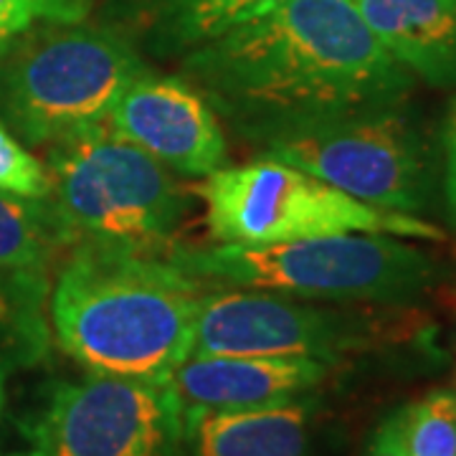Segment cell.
I'll list each match as a JSON object with an SVG mask.
<instances>
[{
	"instance_id": "1",
	"label": "cell",
	"mask_w": 456,
	"mask_h": 456,
	"mask_svg": "<svg viewBox=\"0 0 456 456\" xmlns=\"http://www.w3.org/2000/svg\"><path fill=\"white\" fill-rule=\"evenodd\" d=\"M183 71L218 119L259 147L340 114L408 102L416 86L355 0H284L185 53Z\"/></svg>"
},
{
	"instance_id": "2",
	"label": "cell",
	"mask_w": 456,
	"mask_h": 456,
	"mask_svg": "<svg viewBox=\"0 0 456 456\" xmlns=\"http://www.w3.org/2000/svg\"><path fill=\"white\" fill-rule=\"evenodd\" d=\"M206 292L165 251L77 244L51 289V330L86 373L167 383L193 353Z\"/></svg>"
},
{
	"instance_id": "3",
	"label": "cell",
	"mask_w": 456,
	"mask_h": 456,
	"mask_svg": "<svg viewBox=\"0 0 456 456\" xmlns=\"http://www.w3.org/2000/svg\"><path fill=\"white\" fill-rule=\"evenodd\" d=\"M165 256L216 289H256L297 299L401 305L439 279L426 251L388 233H335L284 244L167 248Z\"/></svg>"
},
{
	"instance_id": "4",
	"label": "cell",
	"mask_w": 456,
	"mask_h": 456,
	"mask_svg": "<svg viewBox=\"0 0 456 456\" xmlns=\"http://www.w3.org/2000/svg\"><path fill=\"white\" fill-rule=\"evenodd\" d=\"M142 71L140 51L114 28L49 23L0 59V125L26 145H53L110 122Z\"/></svg>"
},
{
	"instance_id": "5",
	"label": "cell",
	"mask_w": 456,
	"mask_h": 456,
	"mask_svg": "<svg viewBox=\"0 0 456 456\" xmlns=\"http://www.w3.org/2000/svg\"><path fill=\"white\" fill-rule=\"evenodd\" d=\"M49 203L71 246L167 251L185 213L173 173L110 122L49 145Z\"/></svg>"
},
{
	"instance_id": "6",
	"label": "cell",
	"mask_w": 456,
	"mask_h": 456,
	"mask_svg": "<svg viewBox=\"0 0 456 456\" xmlns=\"http://www.w3.org/2000/svg\"><path fill=\"white\" fill-rule=\"evenodd\" d=\"M368 206L421 216L439 185V145L408 102L317 122L261 147Z\"/></svg>"
},
{
	"instance_id": "7",
	"label": "cell",
	"mask_w": 456,
	"mask_h": 456,
	"mask_svg": "<svg viewBox=\"0 0 456 456\" xmlns=\"http://www.w3.org/2000/svg\"><path fill=\"white\" fill-rule=\"evenodd\" d=\"M203 180L196 193L206 203L213 239L224 244H284L335 233L446 239L421 216L368 206L325 180L264 155L239 167H221Z\"/></svg>"
},
{
	"instance_id": "8",
	"label": "cell",
	"mask_w": 456,
	"mask_h": 456,
	"mask_svg": "<svg viewBox=\"0 0 456 456\" xmlns=\"http://www.w3.org/2000/svg\"><path fill=\"white\" fill-rule=\"evenodd\" d=\"M26 456H178L185 419L167 383L86 373L49 388Z\"/></svg>"
},
{
	"instance_id": "9",
	"label": "cell",
	"mask_w": 456,
	"mask_h": 456,
	"mask_svg": "<svg viewBox=\"0 0 456 456\" xmlns=\"http://www.w3.org/2000/svg\"><path fill=\"white\" fill-rule=\"evenodd\" d=\"M378 325L365 314L325 310L256 289L206 292L191 355L312 358L338 365L370 347Z\"/></svg>"
},
{
	"instance_id": "10",
	"label": "cell",
	"mask_w": 456,
	"mask_h": 456,
	"mask_svg": "<svg viewBox=\"0 0 456 456\" xmlns=\"http://www.w3.org/2000/svg\"><path fill=\"white\" fill-rule=\"evenodd\" d=\"M110 125L175 175L208 178L226 163L221 119L185 77L142 71L114 102Z\"/></svg>"
},
{
	"instance_id": "11",
	"label": "cell",
	"mask_w": 456,
	"mask_h": 456,
	"mask_svg": "<svg viewBox=\"0 0 456 456\" xmlns=\"http://www.w3.org/2000/svg\"><path fill=\"white\" fill-rule=\"evenodd\" d=\"M332 373L312 358L191 355L167 380L183 416L203 411H246L310 395Z\"/></svg>"
},
{
	"instance_id": "12",
	"label": "cell",
	"mask_w": 456,
	"mask_h": 456,
	"mask_svg": "<svg viewBox=\"0 0 456 456\" xmlns=\"http://www.w3.org/2000/svg\"><path fill=\"white\" fill-rule=\"evenodd\" d=\"M368 26L416 82L456 86V0H355Z\"/></svg>"
},
{
	"instance_id": "13",
	"label": "cell",
	"mask_w": 456,
	"mask_h": 456,
	"mask_svg": "<svg viewBox=\"0 0 456 456\" xmlns=\"http://www.w3.org/2000/svg\"><path fill=\"white\" fill-rule=\"evenodd\" d=\"M314 401L310 395L246 411H203L185 419L191 456H307Z\"/></svg>"
},
{
	"instance_id": "14",
	"label": "cell",
	"mask_w": 456,
	"mask_h": 456,
	"mask_svg": "<svg viewBox=\"0 0 456 456\" xmlns=\"http://www.w3.org/2000/svg\"><path fill=\"white\" fill-rule=\"evenodd\" d=\"M155 53H191L284 0H130Z\"/></svg>"
},
{
	"instance_id": "15",
	"label": "cell",
	"mask_w": 456,
	"mask_h": 456,
	"mask_svg": "<svg viewBox=\"0 0 456 456\" xmlns=\"http://www.w3.org/2000/svg\"><path fill=\"white\" fill-rule=\"evenodd\" d=\"M46 274H0V416L8 378L49 353Z\"/></svg>"
},
{
	"instance_id": "16",
	"label": "cell",
	"mask_w": 456,
	"mask_h": 456,
	"mask_svg": "<svg viewBox=\"0 0 456 456\" xmlns=\"http://www.w3.org/2000/svg\"><path fill=\"white\" fill-rule=\"evenodd\" d=\"M69 246L49 198L0 191V274H46L53 256Z\"/></svg>"
},
{
	"instance_id": "17",
	"label": "cell",
	"mask_w": 456,
	"mask_h": 456,
	"mask_svg": "<svg viewBox=\"0 0 456 456\" xmlns=\"http://www.w3.org/2000/svg\"><path fill=\"white\" fill-rule=\"evenodd\" d=\"M406 456H456V391L439 388L398 411Z\"/></svg>"
},
{
	"instance_id": "18",
	"label": "cell",
	"mask_w": 456,
	"mask_h": 456,
	"mask_svg": "<svg viewBox=\"0 0 456 456\" xmlns=\"http://www.w3.org/2000/svg\"><path fill=\"white\" fill-rule=\"evenodd\" d=\"M0 191L23 198H49L46 165L23 147L11 130L0 125Z\"/></svg>"
},
{
	"instance_id": "19",
	"label": "cell",
	"mask_w": 456,
	"mask_h": 456,
	"mask_svg": "<svg viewBox=\"0 0 456 456\" xmlns=\"http://www.w3.org/2000/svg\"><path fill=\"white\" fill-rule=\"evenodd\" d=\"M92 0H0V36L11 41L33 23H82Z\"/></svg>"
},
{
	"instance_id": "20",
	"label": "cell",
	"mask_w": 456,
	"mask_h": 456,
	"mask_svg": "<svg viewBox=\"0 0 456 456\" xmlns=\"http://www.w3.org/2000/svg\"><path fill=\"white\" fill-rule=\"evenodd\" d=\"M439 183L444 208L449 216V224L456 233V99L449 107L444 119V130L439 140Z\"/></svg>"
},
{
	"instance_id": "21",
	"label": "cell",
	"mask_w": 456,
	"mask_h": 456,
	"mask_svg": "<svg viewBox=\"0 0 456 456\" xmlns=\"http://www.w3.org/2000/svg\"><path fill=\"white\" fill-rule=\"evenodd\" d=\"M365 456H406L403 441H401V426H398V411L388 416L370 439Z\"/></svg>"
},
{
	"instance_id": "22",
	"label": "cell",
	"mask_w": 456,
	"mask_h": 456,
	"mask_svg": "<svg viewBox=\"0 0 456 456\" xmlns=\"http://www.w3.org/2000/svg\"><path fill=\"white\" fill-rule=\"evenodd\" d=\"M5 44H8V41H5V38H3V36H0V49H3V46H5Z\"/></svg>"
},
{
	"instance_id": "23",
	"label": "cell",
	"mask_w": 456,
	"mask_h": 456,
	"mask_svg": "<svg viewBox=\"0 0 456 456\" xmlns=\"http://www.w3.org/2000/svg\"><path fill=\"white\" fill-rule=\"evenodd\" d=\"M13 456H20V454H13Z\"/></svg>"
}]
</instances>
